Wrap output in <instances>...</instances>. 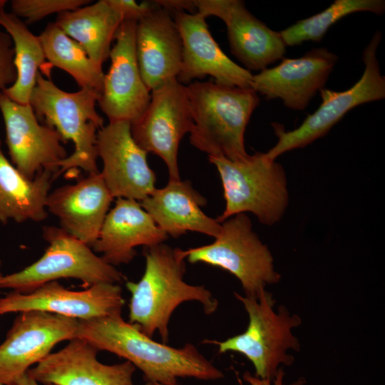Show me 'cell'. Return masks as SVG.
Here are the masks:
<instances>
[{"label":"cell","instance_id":"cell-1","mask_svg":"<svg viewBox=\"0 0 385 385\" xmlns=\"http://www.w3.org/2000/svg\"><path fill=\"white\" fill-rule=\"evenodd\" d=\"M76 337L98 351H107L131 362L146 381L178 385V378L217 380L224 374L191 343L175 348L154 341L125 322L121 312L78 320Z\"/></svg>","mask_w":385,"mask_h":385},{"label":"cell","instance_id":"cell-2","mask_svg":"<svg viewBox=\"0 0 385 385\" xmlns=\"http://www.w3.org/2000/svg\"><path fill=\"white\" fill-rule=\"evenodd\" d=\"M144 273L137 282H127L131 294L129 323L152 337L157 332L164 344L169 341V322L181 304L196 301L206 314L214 313L217 300L203 285L184 281L186 257L184 250L165 243L145 247Z\"/></svg>","mask_w":385,"mask_h":385},{"label":"cell","instance_id":"cell-3","mask_svg":"<svg viewBox=\"0 0 385 385\" xmlns=\"http://www.w3.org/2000/svg\"><path fill=\"white\" fill-rule=\"evenodd\" d=\"M185 91L192 120L191 145L208 156L232 161L247 158L245 133L260 103L257 93L214 81H192Z\"/></svg>","mask_w":385,"mask_h":385},{"label":"cell","instance_id":"cell-4","mask_svg":"<svg viewBox=\"0 0 385 385\" xmlns=\"http://www.w3.org/2000/svg\"><path fill=\"white\" fill-rule=\"evenodd\" d=\"M98 97L99 92L91 88L64 91L38 72L29 105L38 120L55 129L64 143L71 140L74 144L73 153L60 163L57 177L78 169L88 174L100 172L97 133L104 120L96 108Z\"/></svg>","mask_w":385,"mask_h":385},{"label":"cell","instance_id":"cell-5","mask_svg":"<svg viewBox=\"0 0 385 385\" xmlns=\"http://www.w3.org/2000/svg\"><path fill=\"white\" fill-rule=\"evenodd\" d=\"M219 173L225 200L221 223L240 213L252 212L260 222L271 226L283 217L289 203L284 169L266 153L256 152L240 161L208 156Z\"/></svg>","mask_w":385,"mask_h":385},{"label":"cell","instance_id":"cell-6","mask_svg":"<svg viewBox=\"0 0 385 385\" xmlns=\"http://www.w3.org/2000/svg\"><path fill=\"white\" fill-rule=\"evenodd\" d=\"M249 317L246 330L222 342H210L218 346L220 353L234 351L244 355L252 364L255 376L272 380L281 364L291 366L294 356L290 349L299 351L300 345L292 329L302 319L291 314L282 305L276 312L275 300L265 289L257 296H242L235 292Z\"/></svg>","mask_w":385,"mask_h":385},{"label":"cell","instance_id":"cell-7","mask_svg":"<svg viewBox=\"0 0 385 385\" xmlns=\"http://www.w3.org/2000/svg\"><path fill=\"white\" fill-rule=\"evenodd\" d=\"M43 237L48 244L43 255L20 271L1 275L0 290L26 294L46 283L67 278L79 279L87 288L101 283L118 284L123 279L114 266L61 227H43Z\"/></svg>","mask_w":385,"mask_h":385},{"label":"cell","instance_id":"cell-8","mask_svg":"<svg viewBox=\"0 0 385 385\" xmlns=\"http://www.w3.org/2000/svg\"><path fill=\"white\" fill-rule=\"evenodd\" d=\"M184 253L190 263L208 264L233 274L240 282L245 296L255 297L267 285L281 279L270 250L255 232L245 213L221 222V231L212 243L185 250Z\"/></svg>","mask_w":385,"mask_h":385},{"label":"cell","instance_id":"cell-9","mask_svg":"<svg viewBox=\"0 0 385 385\" xmlns=\"http://www.w3.org/2000/svg\"><path fill=\"white\" fill-rule=\"evenodd\" d=\"M381 38V33L376 31L364 48V70L353 86L344 91L321 89L319 91L322 99L321 105L294 130L286 131L282 124L272 123L278 140L266 152L270 158L275 160L284 153L305 147L324 136L351 109L385 98V77L381 74L376 56Z\"/></svg>","mask_w":385,"mask_h":385},{"label":"cell","instance_id":"cell-10","mask_svg":"<svg viewBox=\"0 0 385 385\" xmlns=\"http://www.w3.org/2000/svg\"><path fill=\"white\" fill-rule=\"evenodd\" d=\"M150 103L140 118L131 124L137 145L165 163L169 180H180L178 153L192 120L185 86L177 78L168 79L150 91Z\"/></svg>","mask_w":385,"mask_h":385},{"label":"cell","instance_id":"cell-11","mask_svg":"<svg viewBox=\"0 0 385 385\" xmlns=\"http://www.w3.org/2000/svg\"><path fill=\"white\" fill-rule=\"evenodd\" d=\"M78 319L41 311L20 312L0 344V385H15L59 342L76 338Z\"/></svg>","mask_w":385,"mask_h":385},{"label":"cell","instance_id":"cell-12","mask_svg":"<svg viewBox=\"0 0 385 385\" xmlns=\"http://www.w3.org/2000/svg\"><path fill=\"white\" fill-rule=\"evenodd\" d=\"M0 111L11 163L29 179L42 170L55 172L57 178L60 163L68 156L60 134L40 123L29 104L16 103L2 92Z\"/></svg>","mask_w":385,"mask_h":385},{"label":"cell","instance_id":"cell-13","mask_svg":"<svg viewBox=\"0 0 385 385\" xmlns=\"http://www.w3.org/2000/svg\"><path fill=\"white\" fill-rule=\"evenodd\" d=\"M136 24L135 20L121 23L110 53L111 66L97 103L109 122L133 124L150 101V91L142 78L136 56Z\"/></svg>","mask_w":385,"mask_h":385},{"label":"cell","instance_id":"cell-14","mask_svg":"<svg viewBox=\"0 0 385 385\" xmlns=\"http://www.w3.org/2000/svg\"><path fill=\"white\" fill-rule=\"evenodd\" d=\"M124 304L118 284L101 283L74 291L53 281L29 293L11 291L0 297V316L41 311L81 320L121 312Z\"/></svg>","mask_w":385,"mask_h":385},{"label":"cell","instance_id":"cell-15","mask_svg":"<svg viewBox=\"0 0 385 385\" xmlns=\"http://www.w3.org/2000/svg\"><path fill=\"white\" fill-rule=\"evenodd\" d=\"M97 150L103 162L101 174L113 198L140 202L156 188L148 153L133 140L130 123L109 122L101 128L97 133Z\"/></svg>","mask_w":385,"mask_h":385},{"label":"cell","instance_id":"cell-16","mask_svg":"<svg viewBox=\"0 0 385 385\" xmlns=\"http://www.w3.org/2000/svg\"><path fill=\"white\" fill-rule=\"evenodd\" d=\"M197 12L226 25L230 51L250 71H261L283 58L286 45L279 31L255 17L241 0H194Z\"/></svg>","mask_w":385,"mask_h":385},{"label":"cell","instance_id":"cell-17","mask_svg":"<svg viewBox=\"0 0 385 385\" xmlns=\"http://www.w3.org/2000/svg\"><path fill=\"white\" fill-rule=\"evenodd\" d=\"M180 31L183 56L177 80L187 86L207 76L216 83L251 88L253 74L231 60L213 38L201 14L170 11Z\"/></svg>","mask_w":385,"mask_h":385},{"label":"cell","instance_id":"cell-18","mask_svg":"<svg viewBox=\"0 0 385 385\" xmlns=\"http://www.w3.org/2000/svg\"><path fill=\"white\" fill-rule=\"evenodd\" d=\"M338 61L325 48H314L296 58H282L281 63L253 75L251 88L266 99L280 98L291 109H305L324 88Z\"/></svg>","mask_w":385,"mask_h":385},{"label":"cell","instance_id":"cell-19","mask_svg":"<svg viewBox=\"0 0 385 385\" xmlns=\"http://www.w3.org/2000/svg\"><path fill=\"white\" fill-rule=\"evenodd\" d=\"M98 351L86 341L76 337L27 373L44 385H133L136 367L131 362L105 364L98 360Z\"/></svg>","mask_w":385,"mask_h":385},{"label":"cell","instance_id":"cell-20","mask_svg":"<svg viewBox=\"0 0 385 385\" xmlns=\"http://www.w3.org/2000/svg\"><path fill=\"white\" fill-rule=\"evenodd\" d=\"M113 200L99 172L50 192L46 210L58 218L63 230L91 247Z\"/></svg>","mask_w":385,"mask_h":385},{"label":"cell","instance_id":"cell-21","mask_svg":"<svg viewBox=\"0 0 385 385\" xmlns=\"http://www.w3.org/2000/svg\"><path fill=\"white\" fill-rule=\"evenodd\" d=\"M153 8L137 21L135 51L142 78L151 91L177 78L181 67L183 41L170 11L153 1Z\"/></svg>","mask_w":385,"mask_h":385},{"label":"cell","instance_id":"cell-22","mask_svg":"<svg viewBox=\"0 0 385 385\" xmlns=\"http://www.w3.org/2000/svg\"><path fill=\"white\" fill-rule=\"evenodd\" d=\"M168 237L139 202L117 198L91 247L102 254L103 260L115 267L130 263L137 254L136 247L160 244Z\"/></svg>","mask_w":385,"mask_h":385},{"label":"cell","instance_id":"cell-23","mask_svg":"<svg viewBox=\"0 0 385 385\" xmlns=\"http://www.w3.org/2000/svg\"><path fill=\"white\" fill-rule=\"evenodd\" d=\"M205 198L193 188L189 180H169L162 188H155L140 202L157 226L173 238L188 232H196L215 238L221 223L201 209Z\"/></svg>","mask_w":385,"mask_h":385},{"label":"cell","instance_id":"cell-24","mask_svg":"<svg viewBox=\"0 0 385 385\" xmlns=\"http://www.w3.org/2000/svg\"><path fill=\"white\" fill-rule=\"evenodd\" d=\"M56 173L39 171L34 179L23 175L5 156L0 139V222H41L48 215L46 200Z\"/></svg>","mask_w":385,"mask_h":385},{"label":"cell","instance_id":"cell-25","mask_svg":"<svg viewBox=\"0 0 385 385\" xmlns=\"http://www.w3.org/2000/svg\"><path fill=\"white\" fill-rule=\"evenodd\" d=\"M123 21L108 0H99L58 14L54 24L77 41L93 62L102 66L109 58L111 43Z\"/></svg>","mask_w":385,"mask_h":385},{"label":"cell","instance_id":"cell-26","mask_svg":"<svg viewBox=\"0 0 385 385\" xmlns=\"http://www.w3.org/2000/svg\"><path fill=\"white\" fill-rule=\"evenodd\" d=\"M0 25L11 38L14 51L16 79L4 93L11 100L29 104L39 69L45 63V55L38 36L12 13L0 11Z\"/></svg>","mask_w":385,"mask_h":385},{"label":"cell","instance_id":"cell-27","mask_svg":"<svg viewBox=\"0 0 385 385\" xmlns=\"http://www.w3.org/2000/svg\"><path fill=\"white\" fill-rule=\"evenodd\" d=\"M38 38L51 65L70 74L81 88L93 89L100 94L105 76L102 66L93 62L77 41L54 22L48 24Z\"/></svg>","mask_w":385,"mask_h":385},{"label":"cell","instance_id":"cell-28","mask_svg":"<svg viewBox=\"0 0 385 385\" xmlns=\"http://www.w3.org/2000/svg\"><path fill=\"white\" fill-rule=\"evenodd\" d=\"M384 11V0H335L322 12L298 21L279 34L287 46L307 41L319 42L333 24L349 14L369 11L381 15Z\"/></svg>","mask_w":385,"mask_h":385},{"label":"cell","instance_id":"cell-29","mask_svg":"<svg viewBox=\"0 0 385 385\" xmlns=\"http://www.w3.org/2000/svg\"><path fill=\"white\" fill-rule=\"evenodd\" d=\"M90 0H12L11 13L25 19L26 25L53 14L73 11L91 4Z\"/></svg>","mask_w":385,"mask_h":385},{"label":"cell","instance_id":"cell-30","mask_svg":"<svg viewBox=\"0 0 385 385\" xmlns=\"http://www.w3.org/2000/svg\"><path fill=\"white\" fill-rule=\"evenodd\" d=\"M16 79L13 43L9 35L0 30V92L13 85Z\"/></svg>","mask_w":385,"mask_h":385},{"label":"cell","instance_id":"cell-31","mask_svg":"<svg viewBox=\"0 0 385 385\" xmlns=\"http://www.w3.org/2000/svg\"><path fill=\"white\" fill-rule=\"evenodd\" d=\"M111 6L121 16L123 21H138L153 6V1L138 3L133 0H108Z\"/></svg>","mask_w":385,"mask_h":385},{"label":"cell","instance_id":"cell-32","mask_svg":"<svg viewBox=\"0 0 385 385\" xmlns=\"http://www.w3.org/2000/svg\"><path fill=\"white\" fill-rule=\"evenodd\" d=\"M284 374L283 368L279 367L272 380L261 379L255 375H252L249 371H245L242 377L245 381L250 385H284ZM305 384L306 380L302 376L289 385H304Z\"/></svg>","mask_w":385,"mask_h":385},{"label":"cell","instance_id":"cell-33","mask_svg":"<svg viewBox=\"0 0 385 385\" xmlns=\"http://www.w3.org/2000/svg\"><path fill=\"white\" fill-rule=\"evenodd\" d=\"M155 2L170 11H184L191 14L197 12L194 0H158Z\"/></svg>","mask_w":385,"mask_h":385},{"label":"cell","instance_id":"cell-34","mask_svg":"<svg viewBox=\"0 0 385 385\" xmlns=\"http://www.w3.org/2000/svg\"><path fill=\"white\" fill-rule=\"evenodd\" d=\"M15 385H44L36 381L27 372L20 378Z\"/></svg>","mask_w":385,"mask_h":385},{"label":"cell","instance_id":"cell-35","mask_svg":"<svg viewBox=\"0 0 385 385\" xmlns=\"http://www.w3.org/2000/svg\"><path fill=\"white\" fill-rule=\"evenodd\" d=\"M7 1L0 0V11L4 10Z\"/></svg>","mask_w":385,"mask_h":385},{"label":"cell","instance_id":"cell-36","mask_svg":"<svg viewBox=\"0 0 385 385\" xmlns=\"http://www.w3.org/2000/svg\"><path fill=\"white\" fill-rule=\"evenodd\" d=\"M145 385H155V383L146 381Z\"/></svg>","mask_w":385,"mask_h":385},{"label":"cell","instance_id":"cell-37","mask_svg":"<svg viewBox=\"0 0 385 385\" xmlns=\"http://www.w3.org/2000/svg\"><path fill=\"white\" fill-rule=\"evenodd\" d=\"M1 264L2 262H1V260H0V276L2 275V273L1 272Z\"/></svg>","mask_w":385,"mask_h":385},{"label":"cell","instance_id":"cell-38","mask_svg":"<svg viewBox=\"0 0 385 385\" xmlns=\"http://www.w3.org/2000/svg\"><path fill=\"white\" fill-rule=\"evenodd\" d=\"M155 385H161V384H157V383H155Z\"/></svg>","mask_w":385,"mask_h":385}]
</instances>
